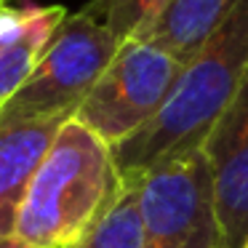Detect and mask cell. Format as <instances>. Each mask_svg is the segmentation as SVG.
<instances>
[{
  "label": "cell",
  "mask_w": 248,
  "mask_h": 248,
  "mask_svg": "<svg viewBox=\"0 0 248 248\" xmlns=\"http://www.w3.org/2000/svg\"><path fill=\"white\" fill-rule=\"evenodd\" d=\"M248 78V0H240L216 35L182 67L163 109L134 139L112 147L120 184H136L152 168L203 150Z\"/></svg>",
  "instance_id": "6da1fadb"
},
{
  "label": "cell",
  "mask_w": 248,
  "mask_h": 248,
  "mask_svg": "<svg viewBox=\"0 0 248 248\" xmlns=\"http://www.w3.org/2000/svg\"><path fill=\"white\" fill-rule=\"evenodd\" d=\"M120 187L112 147L70 118L30 182L14 237L30 248H75Z\"/></svg>",
  "instance_id": "7a4b0ae2"
},
{
  "label": "cell",
  "mask_w": 248,
  "mask_h": 248,
  "mask_svg": "<svg viewBox=\"0 0 248 248\" xmlns=\"http://www.w3.org/2000/svg\"><path fill=\"white\" fill-rule=\"evenodd\" d=\"M120 43L123 40H118L86 11L67 16L35 64L32 75L3 104L0 125L72 118L115 59Z\"/></svg>",
  "instance_id": "3957f363"
},
{
  "label": "cell",
  "mask_w": 248,
  "mask_h": 248,
  "mask_svg": "<svg viewBox=\"0 0 248 248\" xmlns=\"http://www.w3.org/2000/svg\"><path fill=\"white\" fill-rule=\"evenodd\" d=\"M182 67L179 59L144 40H123L72 118L109 147H120L163 109Z\"/></svg>",
  "instance_id": "277c9868"
},
{
  "label": "cell",
  "mask_w": 248,
  "mask_h": 248,
  "mask_svg": "<svg viewBox=\"0 0 248 248\" xmlns=\"http://www.w3.org/2000/svg\"><path fill=\"white\" fill-rule=\"evenodd\" d=\"M136 187L144 248H224L203 150L152 168Z\"/></svg>",
  "instance_id": "5b68a950"
},
{
  "label": "cell",
  "mask_w": 248,
  "mask_h": 248,
  "mask_svg": "<svg viewBox=\"0 0 248 248\" xmlns=\"http://www.w3.org/2000/svg\"><path fill=\"white\" fill-rule=\"evenodd\" d=\"M224 248L248 240V78L203 141Z\"/></svg>",
  "instance_id": "8992f818"
},
{
  "label": "cell",
  "mask_w": 248,
  "mask_h": 248,
  "mask_svg": "<svg viewBox=\"0 0 248 248\" xmlns=\"http://www.w3.org/2000/svg\"><path fill=\"white\" fill-rule=\"evenodd\" d=\"M67 120L70 118L0 125V243L14 237L30 182Z\"/></svg>",
  "instance_id": "52a82bcc"
},
{
  "label": "cell",
  "mask_w": 248,
  "mask_h": 248,
  "mask_svg": "<svg viewBox=\"0 0 248 248\" xmlns=\"http://www.w3.org/2000/svg\"><path fill=\"white\" fill-rule=\"evenodd\" d=\"M67 19L62 6H32L0 16V109L32 75L43 51Z\"/></svg>",
  "instance_id": "ba28073f"
},
{
  "label": "cell",
  "mask_w": 248,
  "mask_h": 248,
  "mask_svg": "<svg viewBox=\"0 0 248 248\" xmlns=\"http://www.w3.org/2000/svg\"><path fill=\"white\" fill-rule=\"evenodd\" d=\"M237 3L240 0H168L155 22L134 40H144L187 64L216 35Z\"/></svg>",
  "instance_id": "9c48e42d"
},
{
  "label": "cell",
  "mask_w": 248,
  "mask_h": 248,
  "mask_svg": "<svg viewBox=\"0 0 248 248\" xmlns=\"http://www.w3.org/2000/svg\"><path fill=\"white\" fill-rule=\"evenodd\" d=\"M75 248H144L139 187L123 184L118 198Z\"/></svg>",
  "instance_id": "30bf717a"
},
{
  "label": "cell",
  "mask_w": 248,
  "mask_h": 248,
  "mask_svg": "<svg viewBox=\"0 0 248 248\" xmlns=\"http://www.w3.org/2000/svg\"><path fill=\"white\" fill-rule=\"evenodd\" d=\"M168 0H88L83 11L109 30L118 40H131L141 35Z\"/></svg>",
  "instance_id": "8fae6325"
},
{
  "label": "cell",
  "mask_w": 248,
  "mask_h": 248,
  "mask_svg": "<svg viewBox=\"0 0 248 248\" xmlns=\"http://www.w3.org/2000/svg\"><path fill=\"white\" fill-rule=\"evenodd\" d=\"M0 248H30V246H24L22 240H16V237H8V240L0 243Z\"/></svg>",
  "instance_id": "7c38bea8"
},
{
  "label": "cell",
  "mask_w": 248,
  "mask_h": 248,
  "mask_svg": "<svg viewBox=\"0 0 248 248\" xmlns=\"http://www.w3.org/2000/svg\"><path fill=\"white\" fill-rule=\"evenodd\" d=\"M6 8H8V6H6V0H0V16H3V11H6Z\"/></svg>",
  "instance_id": "4fadbf2b"
},
{
  "label": "cell",
  "mask_w": 248,
  "mask_h": 248,
  "mask_svg": "<svg viewBox=\"0 0 248 248\" xmlns=\"http://www.w3.org/2000/svg\"><path fill=\"white\" fill-rule=\"evenodd\" d=\"M243 248H248V240H246V246H243Z\"/></svg>",
  "instance_id": "5bb4252c"
}]
</instances>
